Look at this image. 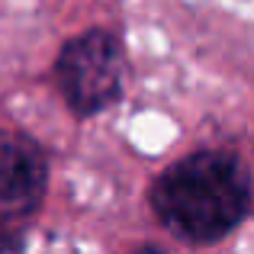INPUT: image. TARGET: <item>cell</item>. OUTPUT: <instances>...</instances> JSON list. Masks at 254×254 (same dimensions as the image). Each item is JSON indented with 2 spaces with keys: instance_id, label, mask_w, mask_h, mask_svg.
Instances as JSON below:
<instances>
[{
  "instance_id": "cell-5",
  "label": "cell",
  "mask_w": 254,
  "mask_h": 254,
  "mask_svg": "<svg viewBox=\"0 0 254 254\" xmlns=\"http://www.w3.org/2000/svg\"><path fill=\"white\" fill-rule=\"evenodd\" d=\"M132 251H155V254H161L164 245H158V242H142V245H135Z\"/></svg>"
},
{
  "instance_id": "cell-4",
  "label": "cell",
  "mask_w": 254,
  "mask_h": 254,
  "mask_svg": "<svg viewBox=\"0 0 254 254\" xmlns=\"http://www.w3.org/2000/svg\"><path fill=\"white\" fill-rule=\"evenodd\" d=\"M29 248V225H0V254Z\"/></svg>"
},
{
  "instance_id": "cell-2",
  "label": "cell",
  "mask_w": 254,
  "mask_h": 254,
  "mask_svg": "<svg viewBox=\"0 0 254 254\" xmlns=\"http://www.w3.org/2000/svg\"><path fill=\"white\" fill-rule=\"evenodd\" d=\"M132 62L123 36L110 26H87L68 36L55 52L52 81L64 110L77 119L103 116L106 110L123 103L129 87Z\"/></svg>"
},
{
  "instance_id": "cell-3",
  "label": "cell",
  "mask_w": 254,
  "mask_h": 254,
  "mask_svg": "<svg viewBox=\"0 0 254 254\" xmlns=\"http://www.w3.org/2000/svg\"><path fill=\"white\" fill-rule=\"evenodd\" d=\"M52 155L32 132L0 126V225H29L49 199Z\"/></svg>"
},
{
  "instance_id": "cell-1",
  "label": "cell",
  "mask_w": 254,
  "mask_h": 254,
  "mask_svg": "<svg viewBox=\"0 0 254 254\" xmlns=\"http://www.w3.org/2000/svg\"><path fill=\"white\" fill-rule=\"evenodd\" d=\"M155 222L184 248H216L251 219V164L232 145H199L145 187Z\"/></svg>"
}]
</instances>
